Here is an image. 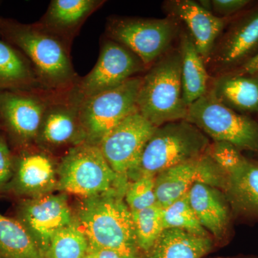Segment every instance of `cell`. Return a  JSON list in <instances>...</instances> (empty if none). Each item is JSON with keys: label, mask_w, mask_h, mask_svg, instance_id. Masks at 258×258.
I'll list each match as a JSON object with an SVG mask.
<instances>
[{"label": "cell", "mask_w": 258, "mask_h": 258, "mask_svg": "<svg viewBox=\"0 0 258 258\" xmlns=\"http://www.w3.org/2000/svg\"><path fill=\"white\" fill-rule=\"evenodd\" d=\"M137 108L156 127L186 120L188 106L183 100L179 50L163 55L142 78Z\"/></svg>", "instance_id": "3957f363"}, {"label": "cell", "mask_w": 258, "mask_h": 258, "mask_svg": "<svg viewBox=\"0 0 258 258\" xmlns=\"http://www.w3.org/2000/svg\"><path fill=\"white\" fill-rule=\"evenodd\" d=\"M0 89L47 91L42 87L31 62L19 51L1 40Z\"/></svg>", "instance_id": "cb8c5ba5"}, {"label": "cell", "mask_w": 258, "mask_h": 258, "mask_svg": "<svg viewBox=\"0 0 258 258\" xmlns=\"http://www.w3.org/2000/svg\"><path fill=\"white\" fill-rule=\"evenodd\" d=\"M235 74L258 75V51L250 58L242 63Z\"/></svg>", "instance_id": "d6a6232c"}, {"label": "cell", "mask_w": 258, "mask_h": 258, "mask_svg": "<svg viewBox=\"0 0 258 258\" xmlns=\"http://www.w3.org/2000/svg\"><path fill=\"white\" fill-rule=\"evenodd\" d=\"M208 136L186 120L157 127L144 148L140 163L130 177L156 176L161 171L197 159L208 152Z\"/></svg>", "instance_id": "277c9868"}, {"label": "cell", "mask_w": 258, "mask_h": 258, "mask_svg": "<svg viewBox=\"0 0 258 258\" xmlns=\"http://www.w3.org/2000/svg\"><path fill=\"white\" fill-rule=\"evenodd\" d=\"M210 92L222 104L238 113H258V75H223L215 81Z\"/></svg>", "instance_id": "44dd1931"}, {"label": "cell", "mask_w": 258, "mask_h": 258, "mask_svg": "<svg viewBox=\"0 0 258 258\" xmlns=\"http://www.w3.org/2000/svg\"><path fill=\"white\" fill-rule=\"evenodd\" d=\"M174 17L161 19L113 18L108 20L106 35L132 51L146 68L167 53L179 30Z\"/></svg>", "instance_id": "52a82bcc"}, {"label": "cell", "mask_w": 258, "mask_h": 258, "mask_svg": "<svg viewBox=\"0 0 258 258\" xmlns=\"http://www.w3.org/2000/svg\"><path fill=\"white\" fill-rule=\"evenodd\" d=\"M83 258H91V257H90L89 256H88L87 254H86V255L85 256V257Z\"/></svg>", "instance_id": "836d02e7"}, {"label": "cell", "mask_w": 258, "mask_h": 258, "mask_svg": "<svg viewBox=\"0 0 258 258\" xmlns=\"http://www.w3.org/2000/svg\"><path fill=\"white\" fill-rule=\"evenodd\" d=\"M139 247L148 252L165 229L163 221V208L158 205L132 212Z\"/></svg>", "instance_id": "83f0119b"}, {"label": "cell", "mask_w": 258, "mask_h": 258, "mask_svg": "<svg viewBox=\"0 0 258 258\" xmlns=\"http://www.w3.org/2000/svg\"><path fill=\"white\" fill-rule=\"evenodd\" d=\"M179 50L181 55L183 100L189 107L208 92L209 76L205 61L187 33L181 35Z\"/></svg>", "instance_id": "603a6c76"}, {"label": "cell", "mask_w": 258, "mask_h": 258, "mask_svg": "<svg viewBox=\"0 0 258 258\" xmlns=\"http://www.w3.org/2000/svg\"><path fill=\"white\" fill-rule=\"evenodd\" d=\"M223 172L209 152L161 171L155 176L157 203L165 208L189 191L197 182L222 188Z\"/></svg>", "instance_id": "4fadbf2b"}, {"label": "cell", "mask_w": 258, "mask_h": 258, "mask_svg": "<svg viewBox=\"0 0 258 258\" xmlns=\"http://www.w3.org/2000/svg\"><path fill=\"white\" fill-rule=\"evenodd\" d=\"M156 128L137 109L102 139L98 147L119 179L127 181L137 169Z\"/></svg>", "instance_id": "30bf717a"}, {"label": "cell", "mask_w": 258, "mask_h": 258, "mask_svg": "<svg viewBox=\"0 0 258 258\" xmlns=\"http://www.w3.org/2000/svg\"><path fill=\"white\" fill-rule=\"evenodd\" d=\"M12 41L31 62L39 81L47 91L67 93L78 81L71 62L70 45L38 23L13 25L8 30Z\"/></svg>", "instance_id": "7a4b0ae2"}, {"label": "cell", "mask_w": 258, "mask_h": 258, "mask_svg": "<svg viewBox=\"0 0 258 258\" xmlns=\"http://www.w3.org/2000/svg\"><path fill=\"white\" fill-rule=\"evenodd\" d=\"M13 172L14 164L9 147L4 138L0 137V190L9 184Z\"/></svg>", "instance_id": "f546056e"}, {"label": "cell", "mask_w": 258, "mask_h": 258, "mask_svg": "<svg viewBox=\"0 0 258 258\" xmlns=\"http://www.w3.org/2000/svg\"><path fill=\"white\" fill-rule=\"evenodd\" d=\"M142 78H132L114 88L91 97L79 106L86 143L98 146L120 122L137 109Z\"/></svg>", "instance_id": "ba28073f"}, {"label": "cell", "mask_w": 258, "mask_h": 258, "mask_svg": "<svg viewBox=\"0 0 258 258\" xmlns=\"http://www.w3.org/2000/svg\"><path fill=\"white\" fill-rule=\"evenodd\" d=\"M57 94L48 91H0V116L18 142L36 141L45 112Z\"/></svg>", "instance_id": "7c38bea8"}, {"label": "cell", "mask_w": 258, "mask_h": 258, "mask_svg": "<svg viewBox=\"0 0 258 258\" xmlns=\"http://www.w3.org/2000/svg\"><path fill=\"white\" fill-rule=\"evenodd\" d=\"M0 258H45L41 249L16 218L0 213Z\"/></svg>", "instance_id": "d4e9b609"}, {"label": "cell", "mask_w": 258, "mask_h": 258, "mask_svg": "<svg viewBox=\"0 0 258 258\" xmlns=\"http://www.w3.org/2000/svg\"><path fill=\"white\" fill-rule=\"evenodd\" d=\"M57 189L90 198L112 189H126L128 183L111 169L98 146L83 142L69 149L57 169Z\"/></svg>", "instance_id": "5b68a950"}, {"label": "cell", "mask_w": 258, "mask_h": 258, "mask_svg": "<svg viewBox=\"0 0 258 258\" xmlns=\"http://www.w3.org/2000/svg\"><path fill=\"white\" fill-rule=\"evenodd\" d=\"M6 187L28 198L53 192L57 189V176L52 161L42 153L25 154L14 166L13 177Z\"/></svg>", "instance_id": "e0dca14e"}, {"label": "cell", "mask_w": 258, "mask_h": 258, "mask_svg": "<svg viewBox=\"0 0 258 258\" xmlns=\"http://www.w3.org/2000/svg\"><path fill=\"white\" fill-rule=\"evenodd\" d=\"M213 242L210 237L189 233L179 229L161 232L146 258H203L210 252Z\"/></svg>", "instance_id": "7402d4cb"}, {"label": "cell", "mask_w": 258, "mask_h": 258, "mask_svg": "<svg viewBox=\"0 0 258 258\" xmlns=\"http://www.w3.org/2000/svg\"><path fill=\"white\" fill-rule=\"evenodd\" d=\"M212 8L220 18L235 14L243 10L250 2L247 0H213L210 2Z\"/></svg>", "instance_id": "4dcf8cb0"}, {"label": "cell", "mask_w": 258, "mask_h": 258, "mask_svg": "<svg viewBox=\"0 0 258 258\" xmlns=\"http://www.w3.org/2000/svg\"><path fill=\"white\" fill-rule=\"evenodd\" d=\"M89 242L75 217L74 221L59 231L51 241L45 258H83Z\"/></svg>", "instance_id": "484cf974"}, {"label": "cell", "mask_w": 258, "mask_h": 258, "mask_svg": "<svg viewBox=\"0 0 258 258\" xmlns=\"http://www.w3.org/2000/svg\"><path fill=\"white\" fill-rule=\"evenodd\" d=\"M125 192L114 189L83 198L75 217L90 244L111 249L121 258H142Z\"/></svg>", "instance_id": "6da1fadb"}, {"label": "cell", "mask_w": 258, "mask_h": 258, "mask_svg": "<svg viewBox=\"0 0 258 258\" xmlns=\"http://www.w3.org/2000/svg\"><path fill=\"white\" fill-rule=\"evenodd\" d=\"M186 120L215 142L258 154V122L222 104L210 92L188 107Z\"/></svg>", "instance_id": "8992f818"}, {"label": "cell", "mask_w": 258, "mask_h": 258, "mask_svg": "<svg viewBox=\"0 0 258 258\" xmlns=\"http://www.w3.org/2000/svg\"><path fill=\"white\" fill-rule=\"evenodd\" d=\"M171 16L182 20L199 53L205 62L210 60L218 37L225 26V19L212 14L208 9L191 0L167 2Z\"/></svg>", "instance_id": "9a60e30c"}, {"label": "cell", "mask_w": 258, "mask_h": 258, "mask_svg": "<svg viewBox=\"0 0 258 258\" xmlns=\"http://www.w3.org/2000/svg\"><path fill=\"white\" fill-rule=\"evenodd\" d=\"M104 3L102 0H52L38 23L71 46L86 20Z\"/></svg>", "instance_id": "ac0fdd59"}, {"label": "cell", "mask_w": 258, "mask_h": 258, "mask_svg": "<svg viewBox=\"0 0 258 258\" xmlns=\"http://www.w3.org/2000/svg\"><path fill=\"white\" fill-rule=\"evenodd\" d=\"M17 220L45 255L56 234L74 221L66 194L27 198L19 205Z\"/></svg>", "instance_id": "8fae6325"}, {"label": "cell", "mask_w": 258, "mask_h": 258, "mask_svg": "<svg viewBox=\"0 0 258 258\" xmlns=\"http://www.w3.org/2000/svg\"><path fill=\"white\" fill-rule=\"evenodd\" d=\"M187 193L163 208L164 229H179L194 235L210 237L193 211Z\"/></svg>", "instance_id": "4316f807"}, {"label": "cell", "mask_w": 258, "mask_h": 258, "mask_svg": "<svg viewBox=\"0 0 258 258\" xmlns=\"http://www.w3.org/2000/svg\"><path fill=\"white\" fill-rule=\"evenodd\" d=\"M36 142L49 149L85 142L79 106L69 101L64 93H57L47 107Z\"/></svg>", "instance_id": "5bb4252c"}, {"label": "cell", "mask_w": 258, "mask_h": 258, "mask_svg": "<svg viewBox=\"0 0 258 258\" xmlns=\"http://www.w3.org/2000/svg\"><path fill=\"white\" fill-rule=\"evenodd\" d=\"M124 200L132 212L157 205L155 193V176L144 174L128 183Z\"/></svg>", "instance_id": "f1b7e54d"}, {"label": "cell", "mask_w": 258, "mask_h": 258, "mask_svg": "<svg viewBox=\"0 0 258 258\" xmlns=\"http://www.w3.org/2000/svg\"><path fill=\"white\" fill-rule=\"evenodd\" d=\"M86 254L91 258H121L119 254L111 249L97 247L90 244Z\"/></svg>", "instance_id": "1f68e13d"}, {"label": "cell", "mask_w": 258, "mask_h": 258, "mask_svg": "<svg viewBox=\"0 0 258 258\" xmlns=\"http://www.w3.org/2000/svg\"><path fill=\"white\" fill-rule=\"evenodd\" d=\"M142 60L123 45L113 40L103 42L94 68L67 93L66 98L79 106L98 93L119 86L139 73L145 71Z\"/></svg>", "instance_id": "9c48e42d"}, {"label": "cell", "mask_w": 258, "mask_h": 258, "mask_svg": "<svg viewBox=\"0 0 258 258\" xmlns=\"http://www.w3.org/2000/svg\"><path fill=\"white\" fill-rule=\"evenodd\" d=\"M257 50L258 7L231 25L214 48L212 56L218 66L227 69L244 63Z\"/></svg>", "instance_id": "2e32d148"}, {"label": "cell", "mask_w": 258, "mask_h": 258, "mask_svg": "<svg viewBox=\"0 0 258 258\" xmlns=\"http://www.w3.org/2000/svg\"><path fill=\"white\" fill-rule=\"evenodd\" d=\"M221 189L236 211L258 217V162L243 157L223 172Z\"/></svg>", "instance_id": "d6986e66"}, {"label": "cell", "mask_w": 258, "mask_h": 258, "mask_svg": "<svg viewBox=\"0 0 258 258\" xmlns=\"http://www.w3.org/2000/svg\"><path fill=\"white\" fill-rule=\"evenodd\" d=\"M190 205L204 228L216 238H222L230 223L228 201L217 188L197 182L188 191Z\"/></svg>", "instance_id": "ffe728a7"}]
</instances>
